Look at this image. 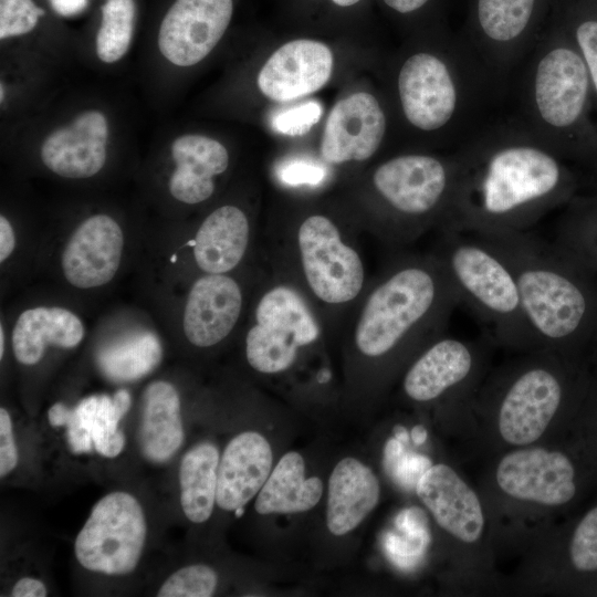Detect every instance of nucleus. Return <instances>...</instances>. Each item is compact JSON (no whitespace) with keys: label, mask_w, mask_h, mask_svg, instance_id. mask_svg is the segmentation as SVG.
Listing matches in <instances>:
<instances>
[{"label":"nucleus","mask_w":597,"mask_h":597,"mask_svg":"<svg viewBox=\"0 0 597 597\" xmlns=\"http://www.w3.org/2000/svg\"><path fill=\"white\" fill-rule=\"evenodd\" d=\"M4 353V333L2 325L0 326V357L2 358Z\"/></svg>","instance_id":"obj_46"},{"label":"nucleus","mask_w":597,"mask_h":597,"mask_svg":"<svg viewBox=\"0 0 597 597\" xmlns=\"http://www.w3.org/2000/svg\"><path fill=\"white\" fill-rule=\"evenodd\" d=\"M146 535L140 503L130 493L115 491L93 506L75 538L74 554L87 570L126 575L138 565Z\"/></svg>","instance_id":"obj_10"},{"label":"nucleus","mask_w":597,"mask_h":597,"mask_svg":"<svg viewBox=\"0 0 597 597\" xmlns=\"http://www.w3.org/2000/svg\"><path fill=\"white\" fill-rule=\"evenodd\" d=\"M232 12V0H176L159 28L160 53L178 66L199 63L224 34Z\"/></svg>","instance_id":"obj_13"},{"label":"nucleus","mask_w":597,"mask_h":597,"mask_svg":"<svg viewBox=\"0 0 597 597\" xmlns=\"http://www.w3.org/2000/svg\"><path fill=\"white\" fill-rule=\"evenodd\" d=\"M575 46L580 53L597 95V20L582 21L574 30Z\"/></svg>","instance_id":"obj_38"},{"label":"nucleus","mask_w":597,"mask_h":597,"mask_svg":"<svg viewBox=\"0 0 597 597\" xmlns=\"http://www.w3.org/2000/svg\"><path fill=\"white\" fill-rule=\"evenodd\" d=\"M335 4L341 7H348L357 3L360 0H332Z\"/></svg>","instance_id":"obj_45"},{"label":"nucleus","mask_w":597,"mask_h":597,"mask_svg":"<svg viewBox=\"0 0 597 597\" xmlns=\"http://www.w3.org/2000/svg\"><path fill=\"white\" fill-rule=\"evenodd\" d=\"M84 337L81 320L62 307H34L20 314L12 331V349L23 365H35L48 345L73 348Z\"/></svg>","instance_id":"obj_26"},{"label":"nucleus","mask_w":597,"mask_h":597,"mask_svg":"<svg viewBox=\"0 0 597 597\" xmlns=\"http://www.w3.org/2000/svg\"><path fill=\"white\" fill-rule=\"evenodd\" d=\"M478 352L469 342L440 334L413 359L402 378L404 394L415 402H430L469 381Z\"/></svg>","instance_id":"obj_19"},{"label":"nucleus","mask_w":597,"mask_h":597,"mask_svg":"<svg viewBox=\"0 0 597 597\" xmlns=\"http://www.w3.org/2000/svg\"><path fill=\"white\" fill-rule=\"evenodd\" d=\"M569 561L579 573H597V506L576 525L569 542Z\"/></svg>","instance_id":"obj_34"},{"label":"nucleus","mask_w":597,"mask_h":597,"mask_svg":"<svg viewBox=\"0 0 597 597\" xmlns=\"http://www.w3.org/2000/svg\"><path fill=\"white\" fill-rule=\"evenodd\" d=\"M472 46L451 54L418 51L397 74V94L406 121L423 133L454 130L460 137L474 123L500 82Z\"/></svg>","instance_id":"obj_4"},{"label":"nucleus","mask_w":597,"mask_h":597,"mask_svg":"<svg viewBox=\"0 0 597 597\" xmlns=\"http://www.w3.org/2000/svg\"><path fill=\"white\" fill-rule=\"evenodd\" d=\"M387 129L386 114L370 93L357 92L332 108L321 143L326 165L365 161L379 149Z\"/></svg>","instance_id":"obj_14"},{"label":"nucleus","mask_w":597,"mask_h":597,"mask_svg":"<svg viewBox=\"0 0 597 597\" xmlns=\"http://www.w3.org/2000/svg\"><path fill=\"white\" fill-rule=\"evenodd\" d=\"M243 510H244V507H239V509H237V510L234 511V512H235V516H238V517L241 516L242 513H243Z\"/></svg>","instance_id":"obj_47"},{"label":"nucleus","mask_w":597,"mask_h":597,"mask_svg":"<svg viewBox=\"0 0 597 597\" xmlns=\"http://www.w3.org/2000/svg\"><path fill=\"white\" fill-rule=\"evenodd\" d=\"M176 164L169 190L172 197L187 205L209 199L216 189L214 177L229 166L227 148L218 140L197 134L177 137L171 145Z\"/></svg>","instance_id":"obj_23"},{"label":"nucleus","mask_w":597,"mask_h":597,"mask_svg":"<svg viewBox=\"0 0 597 597\" xmlns=\"http://www.w3.org/2000/svg\"><path fill=\"white\" fill-rule=\"evenodd\" d=\"M123 417L113 397L102 395L83 399L71 411L66 425L71 450L78 454L91 452L94 448L103 457H117L125 446V436L118 428Z\"/></svg>","instance_id":"obj_29"},{"label":"nucleus","mask_w":597,"mask_h":597,"mask_svg":"<svg viewBox=\"0 0 597 597\" xmlns=\"http://www.w3.org/2000/svg\"><path fill=\"white\" fill-rule=\"evenodd\" d=\"M3 95H4V92H3V84L0 85V96H1V102L3 101Z\"/></svg>","instance_id":"obj_48"},{"label":"nucleus","mask_w":597,"mask_h":597,"mask_svg":"<svg viewBox=\"0 0 597 597\" xmlns=\"http://www.w3.org/2000/svg\"><path fill=\"white\" fill-rule=\"evenodd\" d=\"M272 463L271 446L261 433L235 436L219 461L216 504L224 511L244 507L264 485Z\"/></svg>","instance_id":"obj_22"},{"label":"nucleus","mask_w":597,"mask_h":597,"mask_svg":"<svg viewBox=\"0 0 597 597\" xmlns=\"http://www.w3.org/2000/svg\"><path fill=\"white\" fill-rule=\"evenodd\" d=\"M71 411L72 410L67 409L63 404L56 402L48 412L49 422L53 427H66L71 417Z\"/></svg>","instance_id":"obj_43"},{"label":"nucleus","mask_w":597,"mask_h":597,"mask_svg":"<svg viewBox=\"0 0 597 597\" xmlns=\"http://www.w3.org/2000/svg\"><path fill=\"white\" fill-rule=\"evenodd\" d=\"M108 125L98 111L78 114L65 127L53 130L40 150L42 163L54 174L72 179L96 175L106 161Z\"/></svg>","instance_id":"obj_21"},{"label":"nucleus","mask_w":597,"mask_h":597,"mask_svg":"<svg viewBox=\"0 0 597 597\" xmlns=\"http://www.w3.org/2000/svg\"><path fill=\"white\" fill-rule=\"evenodd\" d=\"M244 304L243 290L228 273H205L192 284L182 315L188 342L200 348L224 341L235 328Z\"/></svg>","instance_id":"obj_16"},{"label":"nucleus","mask_w":597,"mask_h":597,"mask_svg":"<svg viewBox=\"0 0 597 597\" xmlns=\"http://www.w3.org/2000/svg\"><path fill=\"white\" fill-rule=\"evenodd\" d=\"M429 0H384L392 10L399 13H410L423 7Z\"/></svg>","instance_id":"obj_44"},{"label":"nucleus","mask_w":597,"mask_h":597,"mask_svg":"<svg viewBox=\"0 0 597 597\" xmlns=\"http://www.w3.org/2000/svg\"><path fill=\"white\" fill-rule=\"evenodd\" d=\"M457 151V188L440 229L478 234L528 231L567 195L562 154L522 122L483 132Z\"/></svg>","instance_id":"obj_1"},{"label":"nucleus","mask_w":597,"mask_h":597,"mask_svg":"<svg viewBox=\"0 0 597 597\" xmlns=\"http://www.w3.org/2000/svg\"><path fill=\"white\" fill-rule=\"evenodd\" d=\"M48 590L43 582L32 577H23L19 579L12 590L13 597H44Z\"/></svg>","instance_id":"obj_40"},{"label":"nucleus","mask_w":597,"mask_h":597,"mask_svg":"<svg viewBox=\"0 0 597 597\" xmlns=\"http://www.w3.org/2000/svg\"><path fill=\"white\" fill-rule=\"evenodd\" d=\"M272 269L305 294L327 329L344 326L370 282L355 234L320 212L275 234Z\"/></svg>","instance_id":"obj_3"},{"label":"nucleus","mask_w":597,"mask_h":597,"mask_svg":"<svg viewBox=\"0 0 597 597\" xmlns=\"http://www.w3.org/2000/svg\"><path fill=\"white\" fill-rule=\"evenodd\" d=\"M161 359V346L150 333L137 334L100 355L103 371L115 380H134L150 373Z\"/></svg>","instance_id":"obj_31"},{"label":"nucleus","mask_w":597,"mask_h":597,"mask_svg":"<svg viewBox=\"0 0 597 597\" xmlns=\"http://www.w3.org/2000/svg\"><path fill=\"white\" fill-rule=\"evenodd\" d=\"M252 228L245 212L233 205H224L199 226L192 253L197 266L205 273H229L244 259L251 242Z\"/></svg>","instance_id":"obj_24"},{"label":"nucleus","mask_w":597,"mask_h":597,"mask_svg":"<svg viewBox=\"0 0 597 597\" xmlns=\"http://www.w3.org/2000/svg\"><path fill=\"white\" fill-rule=\"evenodd\" d=\"M327 331L305 294L272 269L252 308L244 338L248 364L255 371L276 375L290 369L303 348L315 345Z\"/></svg>","instance_id":"obj_9"},{"label":"nucleus","mask_w":597,"mask_h":597,"mask_svg":"<svg viewBox=\"0 0 597 597\" xmlns=\"http://www.w3.org/2000/svg\"><path fill=\"white\" fill-rule=\"evenodd\" d=\"M124 247L119 224L107 214H94L72 233L62 254L66 281L78 289L102 286L116 274Z\"/></svg>","instance_id":"obj_18"},{"label":"nucleus","mask_w":597,"mask_h":597,"mask_svg":"<svg viewBox=\"0 0 597 597\" xmlns=\"http://www.w3.org/2000/svg\"><path fill=\"white\" fill-rule=\"evenodd\" d=\"M459 305L432 252L401 254L370 280L343 328L359 357L377 362L427 345L443 333Z\"/></svg>","instance_id":"obj_2"},{"label":"nucleus","mask_w":597,"mask_h":597,"mask_svg":"<svg viewBox=\"0 0 597 597\" xmlns=\"http://www.w3.org/2000/svg\"><path fill=\"white\" fill-rule=\"evenodd\" d=\"M43 14L33 0H0V39L31 32Z\"/></svg>","instance_id":"obj_35"},{"label":"nucleus","mask_w":597,"mask_h":597,"mask_svg":"<svg viewBox=\"0 0 597 597\" xmlns=\"http://www.w3.org/2000/svg\"><path fill=\"white\" fill-rule=\"evenodd\" d=\"M322 494V480L317 476L306 479L303 457L291 451L272 469L258 493L254 507L262 515L300 513L313 509Z\"/></svg>","instance_id":"obj_28"},{"label":"nucleus","mask_w":597,"mask_h":597,"mask_svg":"<svg viewBox=\"0 0 597 597\" xmlns=\"http://www.w3.org/2000/svg\"><path fill=\"white\" fill-rule=\"evenodd\" d=\"M54 11L61 15L70 17L83 11L87 0H50Z\"/></svg>","instance_id":"obj_42"},{"label":"nucleus","mask_w":597,"mask_h":597,"mask_svg":"<svg viewBox=\"0 0 597 597\" xmlns=\"http://www.w3.org/2000/svg\"><path fill=\"white\" fill-rule=\"evenodd\" d=\"M467 306L500 342L536 345L523 312L515 277L499 252L472 233L438 230L431 251Z\"/></svg>","instance_id":"obj_7"},{"label":"nucleus","mask_w":597,"mask_h":597,"mask_svg":"<svg viewBox=\"0 0 597 597\" xmlns=\"http://www.w3.org/2000/svg\"><path fill=\"white\" fill-rule=\"evenodd\" d=\"M14 232L9 220L0 217V261L7 260L14 250Z\"/></svg>","instance_id":"obj_41"},{"label":"nucleus","mask_w":597,"mask_h":597,"mask_svg":"<svg viewBox=\"0 0 597 597\" xmlns=\"http://www.w3.org/2000/svg\"><path fill=\"white\" fill-rule=\"evenodd\" d=\"M323 114V107L317 101L305 102L272 115L271 126L274 130L286 136H303L317 124Z\"/></svg>","instance_id":"obj_36"},{"label":"nucleus","mask_w":597,"mask_h":597,"mask_svg":"<svg viewBox=\"0 0 597 597\" xmlns=\"http://www.w3.org/2000/svg\"><path fill=\"white\" fill-rule=\"evenodd\" d=\"M416 492L442 530L463 543L480 540L485 522L481 502L451 467L439 463L427 469Z\"/></svg>","instance_id":"obj_20"},{"label":"nucleus","mask_w":597,"mask_h":597,"mask_svg":"<svg viewBox=\"0 0 597 597\" xmlns=\"http://www.w3.org/2000/svg\"><path fill=\"white\" fill-rule=\"evenodd\" d=\"M327 174L325 163L304 157L287 158L276 167L277 179L286 186H318Z\"/></svg>","instance_id":"obj_37"},{"label":"nucleus","mask_w":597,"mask_h":597,"mask_svg":"<svg viewBox=\"0 0 597 597\" xmlns=\"http://www.w3.org/2000/svg\"><path fill=\"white\" fill-rule=\"evenodd\" d=\"M458 176V151L450 156L411 153L385 160L369 180L378 206L367 229L391 247L439 230L449 217Z\"/></svg>","instance_id":"obj_6"},{"label":"nucleus","mask_w":597,"mask_h":597,"mask_svg":"<svg viewBox=\"0 0 597 597\" xmlns=\"http://www.w3.org/2000/svg\"><path fill=\"white\" fill-rule=\"evenodd\" d=\"M217 573L208 565L193 564L172 573L158 589V597H209L217 587Z\"/></svg>","instance_id":"obj_33"},{"label":"nucleus","mask_w":597,"mask_h":597,"mask_svg":"<svg viewBox=\"0 0 597 597\" xmlns=\"http://www.w3.org/2000/svg\"><path fill=\"white\" fill-rule=\"evenodd\" d=\"M184 438L177 389L164 380L149 384L144 391L139 431L144 455L155 463L166 462L179 450Z\"/></svg>","instance_id":"obj_27"},{"label":"nucleus","mask_w":597,"mask_h":597,"mask_svg":"<svg viewBox=\"0 0 597 597\" xmlns=\"http://www.w3.org/2000/svg\"><path fill=\"white\" fill-rule=\"evenodd\" d=\"M566 38L546 36L530 51L522 123L564 155L583 121L591 85L587 66Z\"/></svg>","instance_id":"obj_8"},{"label":"nucleus","mask_w":597,"mask_h":597,"mask_svg":"<svg viewBox=\"0 0 597 597\" xmlns=\"http://www.w3.org/2000/svg\"><path fill=\"white\" fill-rule=\"evenodd\" d=\"M18 450L14 442L12 421L7 409H0V475L12 472L18 464Z\"/></svg>","instance_id":"obj_39"},{"label":"nucleus","mask_w":597,"mask_h":597,"mask_svg":"<svg viewBox=\"0 0 597 597\" xmlns=\"http://www.w3.org/2000/svg\"><path fill=\"white\" fill-rule=\"evenodd\" d=\"M333 65V53L326 44L293 40L268 59L258 75V86L272 101H293L322 88L332 76Z\"/></svg>","instance_id":"obj_17"},{"label":"nucleus","mask_w":597,"mask_h":597,"mask_svg":"<svg viewBox=\"0 0 597 597\" xmlns=\"http://www.w3.org/2000/svg\"><path fill=\"white\" fill-rule=\"evenodd\" d=\"M566 385L559 370L546 360L520 369L503 389L498 413L499 431L513 446L541 438L559 410Z\"/></svg>","instance_id":"obj_11"},{"label":"nucleus","mask_w":597,"mask_h":597,"mask_svg":"<svg viewBox=\"0 0 597 597\" xmlns=\"http://www.w3.org/2000/svg\"><path fill=\"white\" fill-rule=\"evenodd\" d=\"M218 448L210 442L188 450L179 468L180 504L192 523H203L212 514L217 499Z\"/></svg>","instance_id":"obj_30"},{"label":"nucleus","mask_w":597,"mask_h":597,"mask_svg":"<svg viewBox=\"0 0 597 597\" xmlns=\"http://www.w3.org/2000/svg\"><path fill=\"white\" fill-rule=\"evenodd\" d=\"M134 0H106L96 35V53L101 61L114 63L127 52L135 24Z\"/></svg>","instance_id":"obj_32"},{"label":"nucleus","mask_w":597,"mask_h":597,"mask_svg":"<svg viewBox=\"0 0 597 597\" xmlns=\"http://www.w3.org/2000/svg\"><path fill=\"white\" fill-rule=\"evenodd\" d=\"M537 0H476L478 36L471 45L501 80L527 53Z\"/></svg>","instance_id":"obj_15"},{"label":"nucleus","mask_w":597,"mask_h":597,"mask_svg":"<svg viewBox=\"0 0 597 597\" xmlns=\"http://www.w3.org/2000/svg\"><path fill=\"white\" fill-rule=\"evenodd\" d=\"M472 234L494 248L510 266L536 346L556 348L580 332L589 301L558 248L528 231Z\"/></svg>","instance_id":"obj_5"},{"label":"nucleus","mask_w":597,"mask_h":597,"mask_svg":"<svg viewBox=\"0 0 597 597\" xmlns=\"http://www.w3.org/2000/svg\"><path fill=\"white\" fill-rule=\"evenodd\" d=\"M379 481L373 470L355 458L342 459L328 480L326 525L335 536L355 530L377 506Z\"/></svg>","instance_id":"obj_25"},{"label":"nucleus","mask_w":597,"mask_h":597,"mask_svg":"<svg viewBox=\"0 0 597 597\" xmlns=\"http://www.w3.org/2000/svg\"><path fill=\"white\" fill-rule=\"evenodd\" d=\"M495 479L509 496L548 506L563 505L576 495V470L563 452L525 448L505 454Z\"/></svg>","instance_id":"obj_12"}]
</instances>
